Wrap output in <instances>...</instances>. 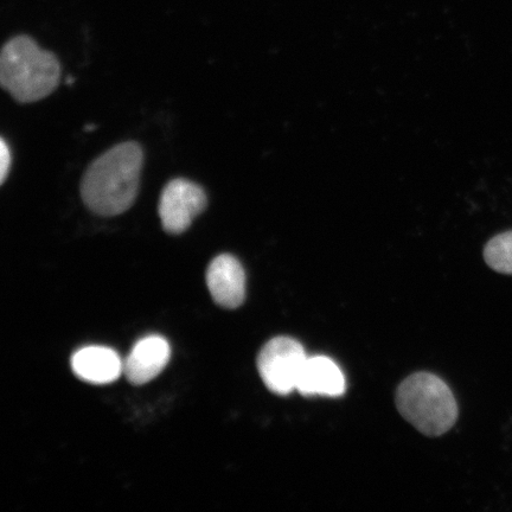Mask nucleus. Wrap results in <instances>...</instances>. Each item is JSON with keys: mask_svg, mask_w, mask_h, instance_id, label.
I'll list each match as a JSON object with an SVG mask.
<instances>
[{"mask_svg": "<svg viewBox=\"0 0 512 512\" xmlns=\"http://www.w3.org/2000/svg\"><path fill=\"white\" fill-rule=\"evenodd\" d=\"M143 164L144 152L136 142L121 143L102 153L83 175V203L99 216L125 213L136 201Z\"/></svg>", "mask_w": 512, "mask_h": 512, "instance_id": "obj_1", "label": "nucleus"}, {"mask_svg": "<svg viewBox=\"0 0 512 512\" xmlns=\"http://www.w3.org/2000/svg\"><path fill=\"white\" fill-rule=\"evenodd\" d=\"M61 64L34 38L21 35L4 44L0 54V82L5 91L21 104L47 98L59 86Z\"/></svg>", "mask_w": 512, "mask_h": 512, "instance_id": "obj_2", "label": "nucleus"}, {"mask_svg": "<svg viewBox=\"0 0 512 512\" xmlns=\"http://www.w3.org/2000/svg\"><path fill=\"white\" fill-rule=\"evenodd\" d=\"M396 406L409 424L428 437L445 434L458 419L451 389L433 374L418 373L403 381L396 393Z\"/></svg>", "mask_w": 512, "mask_h": 512, "instance_id": "obj_3", "label": "nucleus"}, {"mask_svg": "<svg viewBox=\"0 0 512 512\" xmlns=\"http://www.w3.org/2000/svg\"><path fill=\"white\" fill-rule=\"evenodd\" d=\"M303 345L290 337H275L264 345L258 356L262 382L277 395L296 390L297 381L306 361Z\"/></svg>", "mask_w": 512, "mask_h": 512, "instance_id": "obj_4", "label": "nucleus"}, {"mask_svg": "<svg viewBox=\"0 0 512 512\" xmlns=\"http://www.w3.org/2000/svg\"><path fill=\"white\" fill-rule=\"evenodd\" d=\"M207 206L208 198L200 185L177 178L165 185L160 195L158 213L165 232L178 235L188 230L192 221Z\"/></svg>", "mask_w": 512, "mask_h": 512, "instance_id": "obj_5", "label": "nucleus"}, {"mask_svg": "<svg viewBox=\"0 0 512 512\" xmlns=\"http://www.w3.org/2000/svg\"><path fill=\"white\" fill-rule=\"evenodd\" d=\"M207 285L214 302L224 309H238L245 302L246 274L233 255L221 254L210 262Z\"/></svg>", "mask_w": 512, "mask_h": 512, "instance_id": "obj_6", "label": "nucleus"}, {"mask_svg": "<svg viewBox=\"0 0 512 512\" xmlns=\"http://www.w3.org/2000/svg\"><path fill=\"white\" fill-rule=\"evenodd\" d=\"M171 347L168 341L159 335L146 336L134 344L124 361V375L134 386H143L155 380L168 366Z\"/></svg>", "mask_w": 512, "mask_h": 512, "instance_id": "obj_7", "label": "nucleus"}, {"mask_svg": "<svg viewBox=\"0 0 512 512\" xmlns=\"http://www.w3.org/2000/svg\"><path fill=\"white\" fill-rule=\"evenodd\" d=\"M70 366L80 380L98 386L117 381L124 374V361L118 352L99 345L75 351Z\"/></svg>", "mask_w": 512, "mask_h": 512, "instance_id": "obj_8", "label": "nucleus"}, {"mask_svg": "<svg viewBox=\"0 0 512 512\" xmlns=\"http://www.w3.org/2000/svg\"><path fill=\"white\" fill-rule=\"evenodd\" d=\"M302 395L341 396L345 392L342 370L329 357H307L300 371L297 388Z\"/></svg>", "mask_w": 512, "mask_h": 512, "instance_id": "obj_9", "label": "nucleus"}, {"mask_svg": "<svg viewBox=\"0 0 512 512\" xmlns=\"http://www.w3.org/2000/svg\"><path fill=\"white\" fill-rule=\"evenodd\" d=\"M484 259L492 270L512 275V230L488 242L484 249Z\"/></svg>", "mask_w": 512, "mask_h": 512, "instance_id": "obj_10", "label": "nucleus"}, {"mask_svg": "<svg viewBox=\"0 0 512 512\" xmlns=\"http://www.w3.org/2000/svg\"><path fill=\"white\" fill-rule=\"evenodd\" d=\"M11 166V151L5 140L0 142V181L5 182L6 176L9 174Z\"/></svg>", "mask_w": 512, "mask_h": 512, "instance_id": "obj_11", "label": "nucleus"}]
</instances>
